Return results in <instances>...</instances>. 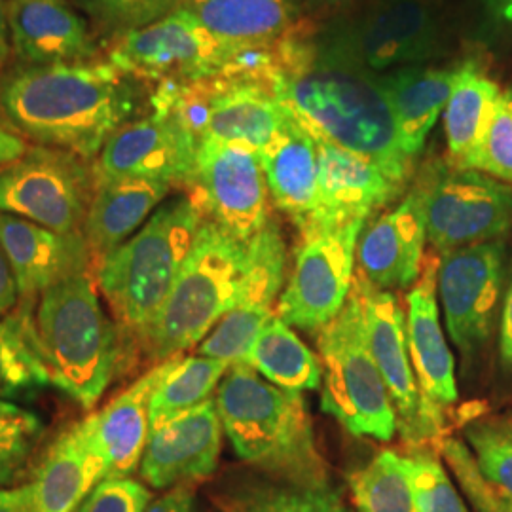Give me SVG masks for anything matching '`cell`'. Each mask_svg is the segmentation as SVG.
Masks as SVG:
<instances>
[{"instance_id":"44dd1931","label":"cell","mask_w":512,"mask_h":512,"mask_svg":"<svg viewBox=\"0 0 512 512\" xmlns=\"http://www.w3.org/2000/svg\"><path fill=\"white\" fill-rule=\"evenodd\" d=\"M0 247L16 277L19 304L33 306L57 283L95 268L82 232L61 234L8 213H0Z\"/></svg>"},{"instance_id":"603a6c76","label":"cell","mask_w":512,"mask_h":512,"mask_svg":"<svg viewBox=\"0 0 512 512\" xmlns=\"http://www.w3.org/2000/svg\"><path fill=\"white\" fill-rule=\"evenodd\" d=\"M6 18L23 65L86 63L97 55L88 21L67 0H8Z\"/></svg>"},{"instance_id":"7bdbcfd3","label":"cell","mask_w":512,"mask_h":512,"mask_svg":"<svg viewBox=\"0 0 512 512\" xmlns=\"http://www.w3.org/2000/svg\"><path fill=\"white\" fill-rule=\"evenodd\" d=\"M145 512H200V507L192 486L183 484L167 490L162 497L152 501Z\"/></svg>"},{"instance_id":"b9f144b4","label":"cell","mask_w":512,"mask_h":512,"mask_svg":"<svg viewBox=\"0 0 512 512\" xmlns=\"http://www.w3.org/2000/svg\"><path fill=\"white\" fill-rule=\"evenodd\" d=\"M150 503L152 494L139 480L129 476L103 478L76 512H145Z\"/></svg>"},{"instance_id":"4316f807","label":"cell","mask_w":512,"mask_h":512,"mask_svg":"<svg viewBox=\"0 0 512 512\" xmlns=\"http://www.w3.org/2000/svg\"><path fill=\"white\" fill-rule=\"evenodd\" d=\"M270 200L300 230L317 205L315 141L289 114L272 143L258 152Z\"/></svg>"},{"instance_id":"4fadbf2b","label":"cell","mask_w":512,"mask_h":512,"mask_svg":"<svg viewBox=\"0 0 512 512\" xmlns=\"http://www.w3.org/2000/svg\"><path fill=\"white\" fill-rule=\"evenodd\" d=\"M365 226L366 220H355L342 228L300 236L293 270L275 304L281 321L293 329L321 332L344 310Z\"/></svg>"},{"instance_id":"74e56055","label":"cell","mask_w":512,"mask_h":512,"mask_svg":"<svg viewBox=\"0 0 512 512\" xmlns=\"http://www.w3.org/2000/svg\"><path fill=\"white\" fill-rule=\"evenodd\" d=\"M463 167L512 186V78L501 88L484 135Z\"/></svg>"},{"instance_id":"e0dca14e","label":"cell","mask_w":512,"mask_h":512,"mask_svg":"<svg viewBox=\"0 0 512 512\" xmlns=\"http://www.w3.org/2000/svg\"><path fill=\"white\" fill-rule=\"evenodd\" d=\"M317 150V205L302 234L342 228L355 220H368L395 202L406 184L393 179L374 160L313 139Z\"/></svg>"},{"instance_id":"8fae6325","label":"cell","mask_w":512,"mask_h":512,"mask_svg":"<svg viewBox=\"0 0 512 512\" xmlns=\"http://www.w3.org/2000/svg\"><path fill=\"white\" fill-rule=\"evenodd\" d=\"M429 245L442 255L503 239L512 230V186L439 160L418 177Z\"/></svg>"},{"instance_id":"7dc6e473","label":"cell","mask_w":512,"mask_h":512,"mask_svg":"<svg viewBox=\"0 0 512 512\" xmlns=\"http://www.w3.org/2000/svg\"><path fill=\"white\" fill-rule=\"evenodd\" d=\"M0 512H35L29 482L0 490Z\"/></svg>"},{"instance_id":"ee69618b","label":"cell","mask_w":512,"mask_h":512,"mask_svg":"<svg viewBox=\"0 0 512 512\" xmlns=\"http://www.w3.org/2000/svg\"><path fill=\"white\" fill-rule=\"evenodd\" d=\"M499 361L503 370L512 374V279L499 315Z\"/></svg>"},{"instance_id":"ab89813d","label":"cell","mask_w":512,"mask_h":512,"mask_svg":"<svg viewBox=\"0 0 512 512\" xmlns=\"http://www.w3.org/2000/svg\"><path fill=\"white\" fill-rule=\"evenodd\" d=\"M183 0H80L97 29L116 40L177 10Z\"/></svg>"},{"instance_id":"bcb514c9","label":"cell","mask_w":512,"mask_h":512,"mask_svg":"<svg viewBox=\"0 0 512 512\" xmlns=\"http://www.w3.org/2000/svg\"><path fill=\"white\" fill-rule=\"evenodd\" d=\"M482 14L499 35H512V0H480Z\"/></svg>"},{"instance_id":"5b68a950","label":"cell","mask_w":512,"mask_h":512,"mask_svg":"<svg viewBox=\"0 0 512 512\" xmlns=\"http://www.w3.org/2000/svg\"><path fill=\"white\" fill-rule=\"evenodd\" d=\"M203 222L186 194L162 203L145 226L103 256L93 275L120 332L139 340L162 310Z\"/></svg>"},{"instance_id":"60d3db41","label":"cell","mask_w":512,"mask_h":512,"mask_svg":"<svg viewBox=\"0 0 512 512\" xmlns=\"http://www.w3.org/2000/svg\"><path fill=\"white\" fill-rule=\"evenodd\" d=\"M440 450L476 512H512L507 499L482 475L475 454H471V448L465 442L444 439L440 442Z\"/></svg>"},{"instance_id":"7402d4cb","label":"cell","mask_w":512,"mask_h":512,"mask_svg":"<svg viewBox=\"0 0 512 512\" xmlns=\"http://www.w3.org/2000/svg\"><path fill=\"white\" fill-rule=\"evenodd\" d=\"M425 243L423 196L414 183L391 211L363 228L357 243L359 274L380 291L412 289L423 270Z\"/></svg>"},{"instance_id":"cb8c5ba5","label":"cell","mask_w":512,"mask_h":512,"mask_svg":"<svg viewBox=\"0 0 512 512\" xmlns=\"http://www.w3.org/2000/svg\"><path fill=\"white\" fill-rule=\"evenodd\" d=\"M107 478L92 414L76 421L54 444L29 482L35 512H76L95 484Z\"/></svg>"},{"instance_id":"d590c367","label":"cell","mask_w":512,"mask_h":512,"mask_svg":"<svg viewBox=\"0 0 512 512\" xmlns=\"http://www.w3.org/2000/svg\"><path fill=\"white\" fill-rule=\"evenodd\" d=\"M46 425L33 410L0 399V490L14 488L31 467Z\"/></svg>"},{"instance_id":"f546056e","label":"cell","mask_w":512,"mask_h":512,"mask_svg":"<svg viewBox=\"0 0 512 512\" xmlns=\"http://www.w3.org/2000/svg\"><path fill=\"white\" fill-rule=\"evenodd\" d=\"M501 86L476 61L458 63V76L444 109V135L452 165L463 167L492 116Z\"/></svg>"},{"instance_id":"484cf974","label":"cell","mask_w":512,"mask_h":512,"mask_svg":"<svg viewBox=\"0 0 512 512\" xmlns=\"http://www.w3.org/2000/svg\"><path fill=\"white\" fill-rule=\"evenodd\" d=\"M177 357L152 366L128 389L105 404L101 412L92 414L97 444L107 465V478L129 476L141 467L152 429L150 399Z\"/></svg>"},{"instance_id":"f907efd6","label":"cell","mask_w":512,"mask_h":512,"mask_svg":"<svg viewBox=\"0 0 512 512\" xmlns=\"http://www.w3.org/2000/svg\"><path fill=\"white\" fill-rule=\"evenodd\" d=\"M10 54V29L6 18V2L0 0V63Z\"/></svg>"},{"instance_id":"1f68e13d","label":"cell","mask_w":512,"mask_h":512,"mask_svg":"<svg viewBox=\"0 0 512 512\" xmlns=\"http://www.w3.org/2000/svg\"><path fill=\"white\" fill-rule=\"evenodd\" d=\"M243 363L270 384L293 393L319 389L323 382L321 361L277 315L258 334Z\"/></svg>"},{"instance_id":"4dcf8cb0","label":"cell","mask_w":512,"mask_h":512,"mask_svg":"<svg viewBox=\"0 0 512 512\" xmlns=\"http://www.w3.org/2000/svg\"><path fill=\"white\" fill-rule=\"evenodd\" d=\"M52 384L38 346L33 306L19 304L0 319V399H33Z\"/></svg>"},{"instance_id":"83f0119b","label":"cell","mask_w":512,"mask_h":512,"mask_svg":"<svg viewBox=\"0 0 512 512\" xmlns=\"http://www.w3.org/2000/svg\"><path fill=\"white\" fill-rule=\"evenodd\" d=\"M171 184L145 179H112L95 186L82 234L95 264L135 236L164 203Z\"/></svg>"},{"instance_id":"7a4b0ae2","label":"cell","mask_w":512,"mask_h":512,"mask_svg":"<svg viewBox=\"0 0 512 512\" xmlns=\"http://www.w3.org/2000/svg\"><path fill=\"white\" fill-rule=\"evenodd\" d=\"M270 84L283 107L313 139L366 156L393 179L410 183L414 164L404 156L376 76L315 59L304 38L291 31L274 48Z\"/></svg>"},{"instance_id":"ffe728a7","label":"cell","mask_w":512,"mask_h":512,"mask_svg":"<svg viewBox=\"0 0 512 512\" xmlns=\"http://www.w3.org/2000/svg\"><path fill=\"white\" fill-rule=\"evenodd\" d=\"M222 435L215 399L165 421L150 429L141 478L156 490L192 486L209 478L219 467Z\"/></svg>"},{"instance_id":"c3c4849f","label":"cell","mask_w":512,"mask_h":512,"mask_svg":"<svg viewBox=\"0 0 512 512\" xmlns=\"http://www.w3.org/2000/svg\"><path fill=\"white\" fill-rule=\"evenodd\" d=\"M25 150H27L25 141L14 131L0 124V167L18 160L19 156L25 154Z\"/></svg>"},{"instance_id":"8d00e7d4","label":"cell","mask_w":512,"mask_h":512,"mask_svg":"<svg viewBox=\"0 0 512 512\" xmlns=\"http://www.w3.org/2000/svg\"><path fill=\"white\" fill-rule=\"evenodd\" d=\"M465 439L482 475L512 507V418L473 421Z\"/></svg>"},{"instance_id":"7c38bea8","label":"cell","mask_w":512,"mask_h":512,"mask_svg":"<svg viewBox=\"0 0 512 512\" xmlns=\"http://www.w3.org/2000/svg\"><path fill=\"white\" fill-rule=\"evenodd\" d=\"M95 186L90 160L59 148H27L0 167V213L61 234L82 232Z\"/></svg>"},{"instance_id":"d6986e66","label":"cell","mask_w":512,"mask_h":512,"mask_svg":"<svg viewBox=\"0 0 512 512\" xmlns=\"http://www.w3.org/2000/svg\"><path fill=\"white\" fill-rule=\"evenodd\" d=\"M353 287L363 304L366 346L384 378L397 414V431L410 444H420L429 437L423 421L420 387L408 353L403 308L395 294L372 287L359 272Z\"/></svg>"},{"instance_id":"3957f363","label":"cell","mask_w":512,"mask_h":512,"mask_svg":"<svg viewBox=\"0 0 512 512\" xmlns=\"http://www.w3.org/2000/svg\"><path fill=\"white\" fill-rule=\"evenodd\" d=\"M215 404L241 461L281 482L330 484L302 393L281 389L255 368L234 363L220 380Z\"/></svg>"},{"instance_id":"52a82bcc","label":"cell","mask_w":512,"mask_h":512,"mask_svg":"<svg viewBox=\"0 0 512 512\" xmlns=\"http://www.w3.org/2000/svg\"><path fill=\"white\" fill-rule=\"evenodd\" d=\"M247 243L203 219L162 310L139 338L158 365L202 342L238 302Z\"/></svg>"},{"instance_id":"681fc988","label":"cell","mask_w":512,"mask_h":512,"mask_svg":"<svg viewBox=\"0 0 512 512\" xmlns=\"http://www.w3.org/2000/svg\"><path fill=\"white\" fill-rule=\"evenodd\" d=\"M311 10L317 12H346L349 8H355L363 0H306Z\"/></svg>"},{"instance_id":"30bf717a","label":"cell","mask_w":512,"mask_h":512,"mask_svg":"<svg viewBox=\"0 0 512 512\" xmlns=\"http://www.w3.org/2000/svg\"><path fill=\"white\" fill-rule=\"evenodd\" d=\"M152 109L177 114L198 141L241 143L260 152L272 143L289 110L275 95L270 80L232 74L190 86H160Z\"/></svg>"},{"instance_id":"5bb4252c","label":"cell","mask_w":512,"mask_h":512,"mask_svg":"<svg viewBox=\"0 0 512 512\" xmlns=\"http://www.w3.org/2000/svg\"><path fill=\"white\" fill-rule=\"evenodd\" d=\"M505 239L439 255L437 294L444 325L465 361L492 340L505 298Z\"/></svg>"},{"instance_id":"8992f818","label":"cell","mask_w":512,"mask_h":512,"mask_svg":"<svg viewBox=\"0 0 512 512\" xmlns=\"http://www.w3.org/2000/svg\"><path fill=\"white\" fill-rule=\"evenodd\" d=\"M304 38L315 59L380 76L431 65L446 48L440 0H363Z\"/></svg>"},{"instance_id":"9a60e30c","label":"cell","mask_w":512,"mask_h":512,"mask_svg":"<svg viewBox=\"0 0 512 512\" xmlns=\"http://www.w3.org/2000/svg\"><path fill=\"white\" fill-rule=\"evenodd\" d=\"M188 196L232 238L247 243L268 224V186L255 148L215 139L200 141Z\"/></svg>"},{"instance_id":"f6af8a7d","label":"cell","mask_w":512,"mask_h":512,"mask_svg":"<svg viewBox=\"0 0 512 512\" xmlns=\"http://www.w3.org/2000/svg\"><path fill=\"white\" fill-rule=\"evenodd\" d=\"M19 306L18 283L8 264V258L0 247V319Z\"/></svg>"},{"instance_id":"ba28073f","label":"cell","mask_w":512,"mask_h":512,"mask_svg":"<svg viewBox=\"0 0 512 512\" xmlns=\"http://www.w3.org/2000/svg\"><path fill=\"white\" fill-rule=\"evenodd\" d=\"M109 61L135 80L179 88L220 76L258 74L268 65L270 50H234L213 37L188 10L177 8L116 38Z\"/></svg>"},{"instance_id":"836d02e7","label":"cell","mask_w":512,"mask_h":512,"mask_svg":"<svg viewBox=\"0 0 512 512\" xmlns=\"http://www.w3.org/2000/svg\"><path fill=\"white\" fill-rule=\"evenodd\" d=\"M230 365L203 355L177 357L150 399V427H158L211 401Z\"/></svg>"},{"instance_id":"9c48e42d","label":"cell","mask_w":512,"mask_h":512,"mask_svg":"<svg viewBox=\"0 0 512 512\" xmlns=\"http://www.w3.org/2000/svg\"><path fill=\"white\" fill-rule=\"evenodd\" d=\"M323 366L321 410L353 437L389 442L397 433V414L384 378L366 346L363 304L355 287L348 302L319 332Z\"/></svg>"},{"instance_id":"6da1fadb","label":"cell","mask_w":512,"mask_h":512,"mask_svg":"<svg viewBox=\"0 0 512 512\" xmlns=\"http://www.w3.org/2000/svg\"><path fill=\"white\" fill-rule=\"evenodd\" d=\"M133 80L110 61L19 65L0 80V112L19 137L93 162L137 109Z\"/></svg>"},{"instance_id":"d6a6232c","label":"cell","mask_w":512,"mask_h":512,"mask_svg":"<svg viewBox=\"0 0 512 512\" xmlns=\"http://www.w3.org/2000/svg\"><path fill=\"white\" fill-rule=\"evenodd\" d=\"M224 512H349L330 484L300 486L274 478L245 480L220 497Z\"/></svg>"},{"instance_id":"f1b7e54d","label":"cell","mask_w":512,"mask_h":512,"mask_svg":"<svg viewBox=\"0 0 512 512\" xmlns=\"http://www.w3.org/2000/svg\"><path fill=\"white\" fill-rule=\"evenodd\" d=\"M222 44L239 52H266L293 31V0H183Z\"/></svg>"},{"instance_id":"d4e9b609","label":"cell","mask_w":512,"mask_h":512,"mask_svg":"<svg viewBox=\"0 0 512 512\" xmlns=\"http://www.w3.org/2000/svg\"><path fill=\"white\" fill-rule=\"evenodd\" d=\"M458 76V65H414L380 74L378 84L387 97L404 156L416 164L435 128Z\"/></svg>"},{"instance_id":"ac0fdd59","label":"cell","mask_w":512,"mask_h":512,"mask_svg":"<svg viewBox=\"0 0 512 512\" xmlns=\"http://www.w3.org/2000/svg\"><path fill=\"white\" fill-rule=\"evenodd\" d=\"M439 260L423 262L420 279L406 296V342L418 380L427 437L442 431V408L458 401L456 361L440 323L437 294Z\"/></svg>"},{"instance_id":"277c9868","label":"cell","mask_w":512,"mask_h":512,"mask_svg":"<svg viewBox=\"0 0 512 512\" xmlns=\"http://www.w3.org/2000/svg\"><path fill=\"white\" fill-rule=\"evenodd\" d=\"M33 321L52 384L92 410L122 357L120 329L101 304L95 275H76L40 294Z\"/></svg>"},{"instance_id":"f35d334b","label":"cell","mask_w":512,"mask_h":512,"mask_svg":"<svg viewBox=\"0 0 512 512\" xmlns=\"http://www.w3.org/2000/svg\"><path fill=\"white\" fill-rule=\"evenodd\" d=\"M403 461L421 512H469L446 469L431 452L414 448Z\"/></svg>"},{"instance_id":"2e32d148","label":"cell","mask_w":512,"mask_h":512,"mask_svg":"<svg viewBox=\"0 0 512 512\" xmlns=\"http://www.w3.org/2000/svg\"><path fill=\"white\" fill-rule=\"evenodd\" d=\"M200 141L183 120L167 110L118 129L93 160L95 183L145 179L188 188Z\"/></svg>"},{"instance_id":"e575fe53","label":"cell","mask_w":512,"mask_h":512,"mask_svg":"<svg viewBox=\"0 0 512 512\" xmlns=\"http://www.w3.org/2000/svg\"><path fill=\"white\" fill-rule=\"evenodd\" d=\"M357 512H421L404 469L403 456L384 450L349 475Z\"/></svg>"}]
</instances>
